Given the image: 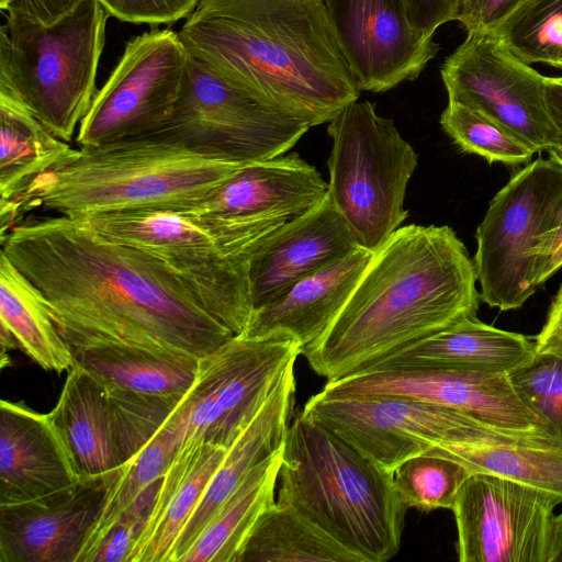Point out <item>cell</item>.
<instances>
[{"instance_id": "cell-21", "label": "cell", "mask_w": 562, "mask_h": 562, "mask_svg": "<svg viewBox=\"0 0 562 562\" xmlns=\"http://www.w3.org/2000/svg\"><path fill=\"white\" fill-rule=\"evenodd\" d=\"M81 477L49 413L0 402V504L38 498Z\"/></svg>"}, {"instance_id": "cell-37", "label": "cell", "mask_w": 562, "mask_h": 562, "mask_svg": "<svg viewBox=\"0 0 562 562\" xmlns=\"http://www.w3.org/2000/svg\"><path fill=\"white\" fill-rule=\"evenodd\" d=\"M498 33L522 61L562 69V0H539Z\"/></svg>"}, {"instance_id": "cell-9", "label": "cell", "mask_w": 562, "mask_h": 562, "mask_svg": "<svg viewBox=\"0 0 562 562\" xmlns=\"http://www.w3.org/2000/svg\"><path fill=\"white\" fill-rule=\"evenodd\" d=\"M81 220L104 237L160 261L234 335L246 330L254 311L248 262L227 255L199 217L145 209Z\"/></svg>"}, {"instance_id": "cell-10", "label": "cell", "mask_w": 562, "mask_h": 562, "mask_svg": "<svg viewBox=\"0 0 562 562\" xmlns=\"http://www.w3.org/2000/svg\"><path fill=\"white\" fill-rule=\"evenodd\" d=\"M562 211V165L538 158L494 195L476 228L473 263L480 299L491 307H521L539 288L537 249Z\"/></svg>"}, {"instance_id": "cell-24", "label": "cell", "mask_w": 562, "mask_h": 562, "mask_svg": "<svg viewBox=\"0 0 562 562\" xmlns=\"http://www.w3.org/2000/svg\"><path fill=\"white\" fill-rule=\"evenodd\" d=\"M535 353L536 342L530 337L471 316L387 355L362 371L449 368L508 373Z\"/></svg>"}, {"instance_id": "cell-43", "label": "cell", "mask_w": 562, "mask_h": 562, "mask_svg": "<svg viewBox=\"0 0 562 562\" xmlns=\"http://www.w3.org/2000/svg\"><path fill=\"white\" fill-rule=\"evenodd\" d=\"M562 268V211L547 232L537 249V279L542 285Z\"/></svg>"}, {"instance_id": "cell-7", "label": "cell", "mask_w": 562, "mask_h": 562, "mask_svg": "<svg viewBox=\"0 0 562 562\" xmlns=\"http://www.w3.org/2000/svg\"><path fill=\"white\" fill-rule=\"evenodd\" d=\"M328 195L358 245L378 249L408 216L404 199L418 156L391 119L353 101L328 123Z\"/></svg>"}, {"instance_id": "cell-38", "label": "cell", "mask_w": 562, "mask_h": 562, "mask_svg": "<svg viewBox=\"0 0 562 562\" xmlns=\"http://www.w3.org/2000/svg\"><path fill=\"white\" fill-rule=\"evenodd\" d=\"M160 480L146 490L120 517L87 562H128L133 544L149 512Z\"/></svg>"}, {"instance_id": "cell-1", "label": "cell", "mask_w": 562, "mask_h": 562, "mask_svg": "<svg viewBox=\"0 0 562 562\" xmlns=\"http://www.w3.org/2000/svg\"><path fill=\"white\" fill-rule=\"evenodd\" d=\"M0 240L70 348L120 345L200 359L235 336L160 261L81 218L31 217Z\"/></svg>"}, {"instance_id": "cell-13", "label": "cell", "mask_w": 562, "mask_h": 562, "mask_svg": "<svg viewBox=\"0 0 562 562\" xmlns=\"http://www.w3.org/2000/svg\"><path fill=\"white\" fill-rule=\"evenodd\" d=\"M301 415L393 473L407 459L445 442L470 443L484 422L458 409L404 396L313 395Z\"/></svg>"}, {"instance_id": "cell-40", "label": "cell", "mask_w": 562, "mask_h": 562, "mask_svg": "<svg viewBox=\"0 0 562 562\" xmlns=\"http://www.w3.org/2000/svg\"><path fill=\"white\" fill-rule=\"evenodd\" d=\"M539 0H459L454 21L467 32H501Z\"/></svg>"}, {"instance_id": "cell-41", "label": "cell", "mask_w": 562, "mask_h": 562, "mask_svg": "<svg viewBox=\"0 0 562 562\" xmlns=\"http://www.w3.org/2000/svg\"><path fill=\"white\" fill-rule=\"evenodd\" d=\"M412 25L432 37L442 24L454 21L459 0H404Z\"/></svg>"}, {"instance_id": "cell-3", "label": "cell", "mask_w": 562, "mask_h": 562, "mask_svg": "<svg viewBox=\"0 0 562 562\" xmlns=\"http://www.w3.org/2000/svg\"><path fill=\"white\" fill-rule=\"evenodd\" d=\"M476 271L447 226L409 224L373 255L345 306L302 353L327 382L366 370L387 355L476 316Z\"/></svg>"}, {"instance_id": "cell-46", "label": "cell", "mask_w": 562, "mask_h": 562, "mask_svg": "<svg viewBox=\"0 0 562 562\" xmlns=\"http://www.w3.org/2000/svg\"><path fill=\"white\" fill-rule=\"evenodd\" d=\"M544 562H562V513L551 520Z\"/></svg>"}, {"instance_id": "cell-14", "label": "cell", "mask_w": 562, "mask_h": 562, "mask_svg": "<svg viewBox=\"0 0 562 562\" xmlns=\"http://www.w3.org/2000/svg\"><path fill=\"white\" fill-rule=\"evenodd\" d=\"M448 101L487 116L535 154L559 147L546 76L519 59L499 33L470 31L441 66Z\"/></svg>"}, {"instance_id": "cell-12", "label": "cell", "mask_w": 562, "mask_h": 562, "mask_svg": "<svg viewBox=\"0 0 562 562\" xmlns=\"http://www.w3.org/2000/svg\"><path fill=\"white\" fill-rule=\"evenodd\" d=\"M327 191L313 165L284 154L243 166L206 198L175 212L199 217L227 255L248 262L265 239Z\"/></svg>"}, {"instance_id": "cell-15", "label": "cell", "mask_w": 562, "mask_h": 562, "mask_svg": "<svg viewBox=\"0 0 562 562\" xmlns=\"http://www.w3.org/2000/svg\"><path fill=\"white\" fill-rule=\"evenodd\" d=\"M188 52L178 33L153 27L131 38L79 125L80 147L144 137L172 114L181 94Z\"/></svg>"}, {"instance_id": "cell-45", "label": "cell", "mask_w": 562, "mask_h": 562, "mask_svg": "<svg viewBox=\"0 0 562 562\" xmlns=\"http://www.w3.org/2000/svg\"><path fill=\"white\" fill-rule=\"evenodd\" d=\"M546 102L549 114L560 137L559 147L549 153V157L562 165V77L546 76Z\"/></svg>"}, {"instance_id": "cell-33", "label": "cell", "mask_w": 562, "mask_h": 562, "mask_svg": "<svg viewBox=\"0 0 562 562\" xmlns=\"http://www.w3.org/2000/svg\"><path fill=\"white\" fill-rule=\"evenodd\" d=\"M471 472L457 461L426 452L401 463L393 472L403 505L423 512L451 509Z\"/></svg>"}, {"instance_id": "cell-22", "label": "cell", "mask_w": 562, "mask_h": 562, "mask_svg": "<svg viewBox=\"0 0 562 562\" xmlns=\"http://www.w3.org/2000/svg\"><path fill=\"white\" fill-rule=\"evenodd\" d=\"M373 251L356 248L299 280L281 295L252 311L246 330L255 338H290L302 350L318 340L338 316Z\"/></svg>"}, {"instance_id": "cell-31", "label": "cell", "mask_w": 562, "mask_h": 562, "mask_svg": "<svg viewBox=\"0 0 562 562\" xmlns=\"http://www.w3.org/2000/svg\"><path fill=\"white\" fill-rule=\"evenodd\" d=\"M238 562H361L303 514L277 501L260 517Z\"/></svg>"}, {"instance_id": "cell-44", "label": "cell", "mask_w": 562, "mask_h": 562, "mask_svg": "<svg viewBox=\"0 0 562 562\" xmlns=\"http://www.w3.org/2000/svg\"><path fill=\"white\" fill-rule=\"evenodd\" d=\"M535 342L536 352L562 353V285L551 301L546 322Z\"/></svg>"}, {"instance_id": "cell-8", "label": "cell", "mask_w": 562, "mask_h": 562, "mask_svg": "<svg viewBox=\"0 0 562 562\" xmlns=\"http://www.w3.org/2000/svg\"><path fill=\"white\" fill-rule=\"evenodd\" d=\"M311 127L228 83L188 53L184 82L172 114L144 137L247 165L288 154Z\"/></svg>"}, {"instance_id": "cell-6", "label": "cell", "mask_w": 562, "mask_h": 562, "mask_svg": "<svg viewBox=\"0 0 562 562\" xmlns=\"http://www.w3.org/2000/svg\"><path fill=\"white\" fill-rule=\"evenodd\" d=\"M109 16L98 0H83L53 24L8 14L0 29V90L69 144L97 93Z\"/></svg>"}, {"instance_id": "cell-16", "label": "cell", "mask_w": 562, "mask_h": 562, "mask_svg": "<svg viewBox=\"0 0 562 562\" xmlns=\"http://www.w3.org/2000/svg\"><path fill=\"white\" fill-rule=\"evenodd\" d=\"M562 501L524 483L471 473L451 508L460 562H544L554 508Z\"/></svg>"}, {"instance_id": "cell-11", "label": "cell", "mask_w": 562, "mask_h": 562, "mask_svg": "<svg viewBox=\"0 0 562 562\" xmlns=\"http://www.w3.org/2000/svg\"><path fill=\"white\" fill-rule=\"evenodd\" d=\"M301 353L290 338L233 336L199 359L194 383L162 428L178 450L195 441L229 448Z\"/></svg>"}, {"instance_id": "cell-30", "label": "cell", "mask_w": 562, "mask_h": 562, "mask_svg": "<svg viewBox=\"0 0 562 562\" xmlns=\"http://www.w3.org/2000/svg\"><path fill=\"white\" fill-rule=\"evenodd\" d=\"M0 324L41 368L61 373L75 359L40 290L1 252Z\"/></svg>"}, {"instance_id": "cell-32", "label": "cell", "mask_w": 562, "mask_h": 562, "mask_svg": "<svg viewBox=\"0 0 562 562\" xmlns=\"http://www.w3.org/2000/svg\"><path fill=\"white\" fill-rule=\"evenodd\" d=\"M177 451L171 435L161 428L142 450L117 468L100 514L76 562H87L89 555L120 517L146 490L162 477Z\"/></svg>"}, {"instance_id": "cell-42", "label": "cell", "mask_w": 562, "mask_h": 562, "mask_svg": "<svg viewBox=\"0 0 562 562\" xmlns=\"http://www.w3.org/2000/svg\"><path fill=\"white\" fill-rule=\"evenodd\" d=\"M83 0H11L8 14L53 24L71 12Z\"/></svg>"}, {"instance_id": "cell-28", "label": "cell", "mask_w": 562, "mask_h": 562, "mask_svg": "<svg viewBox=\"0 0 562 562\" xmlns=\"http://www.w3.org/2000/svg\"><path fill=\"white\" fill-rule=\"evenodd\" d=\"M75 363L105 385L151 395L184 396L195 381L199 359L120 345L70 348Z\"/></svg>"}, {"instance_id": "cell-17", "label": "cell", "mask_w": 562, "mask_h": 562, "mask_svg": "<svg viewBox=\"0 0 562 562\" xmlns=\"http://www.w3.org/2000/svg\"><path fill=\"white\" fill-rule=\"evenodd\" d=\"M361 90L385 92L416 79L439 45L412 25L404 0H323Z\"/></svg>"}, {"instance_id": "cell-4", "label": "cell", "mask_w": 562, "mask_h": 562, "mask_svg": "<svg viewBox=\"0 0 562 562\" xmlns=\"http://www.w3.org/2000/svg\"><path fill=\"white\" fill-rule=\"evenodd\" d=\"M243 166L149 137L79 146L16 199L0 204V236L37 209L72 218L177 211L206 198Z\"/></svg>"}, {"instance_id": "cell-19", "label": "cell", "mask_w": 562, "mask_h": 562, "mask_svg": "<svg viewBox=\"0 0 562 562\" xmlns=\"http://www.w3.org/2000/svg\"><path fill=\"white\" fill-rule=\"evenodd\" d=\"M116 470L82 476L38 498L0 504V562H76Z\"/></svg>"}, {"instance_id": "cell-2", "label": "cell", "mask_w": 562, "mask_h": 562, "mask_svg": "<svg viewBox=\"0 0 562 562\" xmlns=\"http://www.w3.org/2000/svg\"><path fill=\"white\" fill-rule=\"evenodd\" d=\"M178 35L222 79L312 127L360 95L323 0H200Z\"/></svg>"}, {"instance_id": "cell-26", "label": "cell", "mask_w": 562, "mask_h": 562, "mask_svg": "<svg viewBox=\"0 0 562 562\" xmlns=\"http://www.w3.org/2000/svg\"><path fill=\"white\" fill-rule=\"evenodd\" d=\"M49 415L81 476L104 474L123 464L105 386L92 373L75 363Z\"/></svg>"}, {"instance_id": "cell-18", "label": "cell", "mask_w": 562, "mask_h": 562, "mask_svg": "<svg viewBox=\"0 0 562 562\" xmlns=\"http://www.w3.org/2000/svg\"><path fill=\"white\" fill-rule=\"evenodd\" d=\"M321 392L329 396L411 397L458 409L498 428L546 434L514 391L507 373L449 368L367 370L329 381Z\"/></svg>"}, {"instance_id": "cell-5", "label": "cell", "mask_w": 562, "mask_h": 562, "mask_svg": "<svg viewBox=\"0 0 562 562\" xmlns=\"http://www.w3.org/2000/svg\"><path fill=\"white\" fill-rule=\"evenodd\" d=\"M276 501L303 514L361 562H385L400 550L407 508L393 473L301 414L285 436Z\"/></svg>"}, {"instance_id": "cell-20", "label": "cell", "mask_w": 562, "mask_h": 562, "mask_svg": "<svg viewBox=\"0 0 562 562\" xmlns=\"http://www.w3.org/2000/svg\"><path fill=\"white\" fill-rule=\"evenodd\" d=\"M358 247L347 222L326 193L316 205L265 239L250 256L248 276L254 310Z\"/></svg>"}, {"instance_id": "cell-27", "label": "cell", "mask_w": 562, "mask_h": 562, "mask_svg": "<svg viewBox=\"0 0 562 562\" xmlns=\"http://www.w3.org/2000/svg\"><path fill=\"white\" fill-rule=\"evenodd\" d=\"M284 443L258 463L179 562H238L260 517L274 504Z\"/></svg>"}, {"instance_id": "cell-25", "label": "cell", "mask_w": 562, "mask_h": 562, "mask_svg": "<svg viewBox=\"0 0 562 562\" xmlns=\"http://www.w3.org/2000/svg\"><path fill=\"white\" fill-rule=\"evenodd\" d=\"M225 452L223 447L202 441L179 448L159 482L128 562H172L179 537Z\"/></svg>"}, {"instance_id": "cell-39", "label": "cell", "mask_w": 562, "mask_h": 562, "mask_svg": "<svg viewBox=\"0 0 562 562\" xmlns=\"http://www.w3.org/2000/svg\"><path fill=\"white\" fill-rule=\"evenodd\" d=\"M110 16L134 24L153 26L188 18L200 0H98Z\"/></svg>"}, {"instance_id": "cell-23", "label": "cell", "mask_w": 562, "mask_h": 562, "mask_svg": "<svg viewBox=\"0 0 562 562\" xmlns=\"http://www.w3.org/2000/svg\"><path fill=\"white\" fill-rule=\"evenodd\" d=\"M294 366L295 362L284 370L257 414L226 449L199 506L179 537L172 562L180 561L250 471L284 443L295 397Z\"/></svg>"}, {"instance_id": "cell-34", "label": "cell", "mask_w": 562, "mask_h": 562, "mask_svg": "<svg viewBox=\"0 0 562 562\" xmlns=\"http://www.w3.org/2000/svg\"><path fill=\"white\" fill-rule=\"evenodd\" d=\"M440 125L460 149L490 164L528 165L535 154L501 125L458 102L448 101Z\"/></svg>"}, {"instance_id": "cell-35", "label": "cell", "mask_w": 562, "mask_h": 562, "mask_svg": "<svg viewBox=\"0 0 562 562\" xmlns=\"http://www.w3.org/2000/svg\"><path fill=\"white\" fill-rule=\"evenodd\" d=\"M104 386L123 463L158 434L183 398V396L136 393L105 384Z\"/></svg>"}, {"instance_id": "cell-29", "label": "cell", "mask_w": 562, "mask_h": 562, "mask_svg": "<svg viewBox=\"0 0 562 562\" xmlns=\"http://www.w3.org/2000/svg\"><path fill=\"white\" fill-rule=\"evenodd\" d=\"M0 204L21 195L31 183L71 151L14 95L0 90Z\"/></svg>"}, {"instance_id": "cell-36", "label": "cell", "mask_w": 562, "mask_h": 562, "mask_svg": "<svg viewBox=\"0 0 562 562\" xmlns=\"http://www.w3.org/2000/svg\"><path fill=\"white\" fill-rule=\"evenodd\" d=\"M507 375L540 428L562 446V353L536 352Z\"/></svg>"}]
</instances>
